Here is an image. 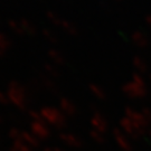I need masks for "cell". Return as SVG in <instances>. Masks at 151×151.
<instances>
[{"label":"cell","mask_w":151,"mask_h":151,"mask_svg":"<svg viewBox=\"0 0 151 151\" xmlns=\"http://www.w3.org/2000/svg\"><path fill=\"white\" fill-rule=\"evenodd\" d=\"M148 24L151 26V17H149V18H148Z\"/></svg>","instance_id":"1"}]
</instances>
